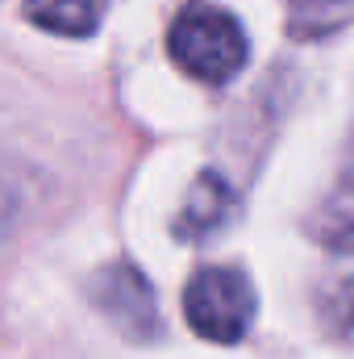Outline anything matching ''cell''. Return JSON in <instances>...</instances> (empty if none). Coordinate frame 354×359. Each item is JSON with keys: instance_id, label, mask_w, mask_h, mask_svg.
I'll return each mask as SVG.
<instances>
[{"instance_id": "7", "label": "cell", "mask_w": 354, "mask_h": 359, "mask_svg": "<svg viewBox=\"0 0 354 359\" xmlns=\"http://www.w3.org/2000/svg\"><path fill=\"white\" fill-rule=\"evenodd\" d=\"M330 313H334V322L354 334V276H346L338 288H334V301H330Z\"/></svg>"}, {"instance_id": "6", "label": "cell", "mask_w": 354, "mask_h": 359, "mask_svg": "<svg viewBox=\"0 0 354 359\" xmlns=\"http://www.w3.org/2000/svg\"><path fill=\"white\" fill-rule=\"evenodd\" d=\"M325 238L334 251L354 255V159L346 163V172H342L330 205H325Z\"/></svg>"}, {"instance_id": "5", "label": "cell", "mask_w": 354, "mask_h": 359, "mask_svg": "<svg viewBox=\"0 0 354 359\" xmlns=\"http://www.w3.org/2000/svg\"><path fill=\"white\" fill-rule=\"evenodd\" d=\"M25 17L63 38H88L100 25V0H25Z\"/></svg>"}, {"instance_id": "2", "label": "cell", "mask_w": 354, "mask_h": 359, "mask_svg": "<svg viewBox=\"0 0 354 359\" xmlns=\"http://www.w3.org/2000/svg\"><path fill=\"white\" fill-rule=\"evenodd\" d=\"M187 326L208 343H238L255 322V288L234 268H200L183 288Z\"/></svg>"}, {"instance_id": "3", "label": "cell", "mask_w": 354, "mask_h": 359, "mask_svg": "<svg viewBox=\"0 0 354 359\" xmlns=\"http://www.w3.org/2000/svg\"><path fill=\"white\" fill-rule=\"evenodd\" d=\"M96 301L129 339L155 334V292L142 280V271H134L129 264H117V268H108L100 276Z\"/></svg>"}, {"instance_id": "4", "label": "cell", "mask_w": 354, "mask_h": 359, "mask_svg": "<svg viewBox=\"0 0 354 359\" xmlns=\"http://www.w3.org/2000/svg\"><path fill=\"white\" fill-rule=\"evenodd\" d=\"M229 209H234L229 184L217 176V172H204V176L196 180V188H192L183 213H179L176 234L179 238H204V234H213V230L229 217Z\"/></svg>"}, {"instance_id": "8", "label": "cell", "mask_w": 354, "mask_h": 359, "mask_svg": "<svg viewBox=\"0 0 354 359\" xmlns=\"http://www.w3.org/2000/svg\"><path fill=\"white\" fill-rule=\"evenodd\" d=\"M17 209H21V201H17V188L8 184V180L0 176V234L13 226V217H17Z\"/></svg>"}, {"instance_id": "1", "label": "cell", "mask_w": 354, "mask_h": 359, "mask_svg": "<svg viewBox=\"0 0 354 359\" xmlns=\"http://www.w3.org/2000/svg\"><path fill=\"white\" fill-rule=\"evenodd\" d=\"M167 50L192 80L225 84L246 67V29L217 4H187L167 29Z\"/></svg>"}, {"instance_id": "9", "label": "cell", "mask_w": 354, "mask_h": 359, "mask_svg": "<svg viewBox=\"0 0 354 359\" xmlns=\"http://www.w3.org/2000/svg\"><path fill=\"white\" fill-rule=\"evenodd\" d=\"M338 4H346V0H292L296 13H330V8H338Z\"/></svg>"}]
</instances>
